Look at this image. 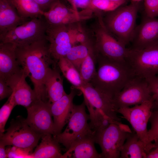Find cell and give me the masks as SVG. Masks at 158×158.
<instances>
[{"instance_id":"60d3db41","label":"cell","mask_w":158,"mask_h":158,"mask_svg":"<svg viewBox=\"0 0 158 158\" xmlns=\"http://www.w3.org/2000/svg\"><path fill=\"white\" fill-rule=\"evenodd\" d=\"M142 0H131L132 2H134L138 3L140 1Z\"/></svg>"},{"instance_id":"e0dca14e","label":"cell","mask_w":158,"mask_h":158,"mask_svg":"<svg viewBox=\"0 0 158 158\" xmlns=\"http://www.w3.org/2000/svg\"><path fill=\"white\" fill-rule=\"evenodd\" d=\"M27 77L22 69L6 81L13 90L12 94L16 105H21L26 108L37 100L34 90L26 81Z\"/></svg>"},{"instance_id":"7402d4cb","label":"cell","mask_w":158,"mask_h":158,"mask_svg":"<svg viewBox=\"0 0 158 158\" xmlns=\"http://www.w3.org/2000/svg\"><path fill=\"white\" fill-rule=\"evenodd\" d=\"M49 102L53 103L66 94L63 80L56 67L50 68L47 73L44 83Z\"/></svg>"},{"instance_id":"603a6c76","label":"cell","mask_w":158,"mask_h":158,"mask_svg":"<svg viewBox=\"0 0 158 158\" xmlns=\"http://www.w3.org/2000/svg\"><path fill=\"white\" fill-rule=\"evenodd\" d=\"M41 141L30 155L32 158H61L59 143L51 134L42 135Z\"/></svg>"},{"instance_id":"5b68a950","label":"cell","mask_w":158,"mask_h":158,"mask_svg":"<svg viewBox=\"0 0 158 158\" xmlns=\"http://www.w3.org/2000/svg\"><path fill=\"white\" fill-rule=\"evenodd\" d=\"M98 20L92 26L91 37H89L96 54L114 61L126 62L128 48L113 37Z\"/></svg>"},{"instance_id":"4fadbf2b","label":"cell","mask_w":158,"mask_h":158,"mask_svg":"<svg viewBox=\"0 0 158 158\" xmlns=\"http://www.w3.org/2000/svg\"><path fill=\"white\" fill-rule=\"evenodd\" d=\"M153 105L152 99L132 107L122 108L116 110L118 113L122 115L121 118L130 123L135 133L146 146L147 152L153 145V143L149 142L147 129Z\"/></svg>"},{"instance_id":"5bb4252c","label":"cell","mask_w":158,"mask_h":158,"mask_svg":"<svg viewBox=\"0 0 158 158\" xmlns=\"http://www.w3.org/2000/svg\"><path fill=\"white\" fill-rule=\"evenodd\" d=\"M51 103L37 99L26 108L25 121L35 132L41 135H55L54 121L50 110Z\"/></svg>"},{"instance_id":"484cf974","label":"cell","mask_w":158,"mask_h":158,"mask_svg":"<svg viewBox=\"0 0 158 158\" xmlns=\"http://www.w3.org/2000/svg\"><path fill=\"white\" fill-rule=\"evenodd\" d=\"M22 18L31 19L43 16L44 12L34 0H10Z\"/></svg>"},{"instance_id":"d590c367","label":"cell","mask_w":158,"mask_h":158,"mask_svg":"<svg viewBox=\"0 0 158 158\" xmlns=\"http://www.w3.org/2000/svg\"><path fill=\"white\" fill-rule=\"evenodd\" d=\"M40 9L44 12L49 11L60 0H34Z\"/></svg>"},{"instance_id":"9c48e42d","label":"cell","mask_w":158,"mask_h":158,"mask_svg":"<svg viewBox=\"0 0 158 158\" xmlns=\"http://www.w3.org/2000/svg\"><path fill=\"white\" fill-rule=\"evenodd\" d=\"M47 27L43 16L34 18L0 35V42L16 47L27 45L45 37Z\"/></svg>"},{"instance_id":"ba28073f","label":"cell","mask_w":158,"mask_h":158,"mask_svg":"<svg viewBox=\"0 0 158 158\" xmlns=\"http://www.w3.org/2000/svg\"><path fill=\"white\" fill-rule=\"evenodd\" d=\"M80 26L79 23L66 25H47L46 35L49 50L57 63L60 58L66 56L73 46L76 45L75 36Z\"/></svg>"},{"instance_id":"f546056e","label":"cell","mask_w":158,"mask_h":158,"mask_svg":"<svg viewBox=\"0 0 158 158\" xmlns=\"http://www.w3.org/2000/svg\"><path fill=\"white\" fill-rule=\"evenodd\" d=\"M16 106L12 94L0 109V135L5 131V127L6 123L12 111Z\"/></svg>"},{"instance_id":"ac0fdd59","label":"cell","mask_w":158,"mask_h":158,"mask_svg":"<svg viewBox=\"0 0 158 158\" xmlns=\"http://www.w3.org/2000/svg\"><path fill=\"white\" fill-rule=\"evenodd\" d=\"M76 89L71 88L69 94L66 93L58 100L50 104V110L53 117L55 135L61 133L67 123L74 104L73 100L77 94Z\"/></svg>"},{"instance_id":"7a4b0ae2","label":"cell","mask_w":158,"mask_h":158,"mask_svg":"<svg viewBox=\"0 0 158 158\" xmlns=\"http://www.w3.org/2000/svg\"><path fill=\"white\" fill-rule=\"evenodd\" d=\"M78 90L83 95V101L89 113V125L93 131L121 122L113 98L96 89L90 83H85Z\"/></svg>"},{"instance_id":"6da1fadb","label":"cell","mask_w":158,"mask_h":158,"mask_svg":"<svg viewBox=\"0 0 158 158\" xmlns=\"http://www.w3.org/2000/svg\"><path fill=\"white\" fill-rule=\"evenodd\" d=\"M16 53L20 66L32 83L37 99L49 102L44 79L50 66H56L57 63L51 54L46 36L30 44L16 47Z\"/></svg>"},{"instance_id":"9a60e30c","label":"cell","mask_w":158,"mask_h":158,"mask_svg":"<svg viewBox=\"0 0 158 158\" xmlns=\"http://www.w3.org/2000/svg\"><path fill=\"white\" fill-rule=\"evenodd\" d=\"M93 13L88 10L75 11L62 3H56L43 16L47 25L52 26L66 25L80 23L92 17Z\"/></svg>"},{"instance_id":"d6a6232c","label":"cell","mask_w":158,"mask_h":158,"mask_svg":"<svg viewBox=\"0 0 158 158\" xmlns=\"http://www.w3.org/2000/svg\"><path fill=\"white\" fill-rule=\"evenodd\" d=\"M146 79L149 84L153 101L152 109H158V74Z\"/></svg>"},{"instance_id":"8d00e7d4","label":"cell","mask_w":158,"mask_h":158,"mask_svg":"<svg viewBox=\"0 0 158 158\" xmlns=\"http://www.w3.org/2000/svg\"><path fill=\"white\" fill-rule=\"evenodd\" d=\"M154 142L152 147L147 154L146 158H158V140Z\"/></svg>"},{"instance_id":"52a82bcc","label":"cell","mask_w":158,"mask_h":158,"mask_svg":"<svg viewBox=\"0 0 158 158\" xmlns=\"http://www.w3.org/2000/svg\"><path fill=\"white\" fill-rule=\"evenodd\" d=\"M85 106L84 101L80 105L74 104L65 130L62 133L53 135L56 140L62 145L66 150L78 140L94 132L88 123L90 117L86 112Z\"/></svg>"},{"instance_id":"4dcf8cb0","label":"cell","mask_w":158,"mask_h":158,"mask_svg":"<svg viewBox=\"0 0 158 158\" xmlns=\"http://www.w3.org/2000/svg\"><path fill=\"white\" fill-rule=\"evenodd\" d=\"M149 121L151 124L148 131L149 142L158 140V109H152Z\"/></svg>"},{"instance_id":"cb8c5ba5","label":"cell","mask_w":158,"mask_h":158,"mask_svg":"<svg viewBox=\"0 0 158 158\" xmlns=\"http://www.w3.org/2000/svg\"><path fill=\"white\" fill-rule=\"evenodd\" d=\"M147 148L138 135L132 132L127 137L121 150L120 158H146Z\"/></svg>"},{"instance_id":"74e56055","label":"cell","mask_w":158,"mask_h":158,"mask_svg":"<svg viewBox=\"0 0 158 158\" xmlns=\"http://www.w3.org/2000/svg\"><path fill=\"white\" fill-rule=\"evenodd\" d=\"M74 0L78 8H79L82 10H90L92 11L90 7V0Z\"/></svg>"},{"instance_id":"44dd1931","label":"cell","mask_w":158,"mask_h":158,"mask_svg":"<svg viewBox=\"0 0 158 158\" xmlns=\"http://www.w3.org/2000/svg\"><path fill=\"white\" fill-rule=\"evenodd\" d=\"M30 19L21 17L10 0H0V35Z\"/></svg>"},{"instance_id":"d6986e66","label":"cell","mask_w":158,"mask_h":158,"mask_svg":"<svg viewBox=\"0 0 158 158\" xmlns=\"http://www.w3.org/2000/svg\"><path fill=\"white\" fill-rule=\"evenodd\" d=\"M16 46L9 42H0V79L6 81L22 68L18 61Z\"/></svg>"},{"instance_id":"ab89813d","label":"cell","mask_w":158,"mask_h":158,"mask_svg":"<svg viewBox=\"0 0 158 158\" xmlns=\"http://www.w3.org/2000/svg\"><path fill=\"white\" fill-rule=\"evenodd\" d=\"M71 5V8L76 12H78V8L75 5L74 0H66Z\"/></svg>"},{"instance_id":"8992f818","label":"cell","mask_w":158,"mask_h":158,"mask_svg":"<svg viewBox=\"0 0 158 158\" xmlns=\"http://www.w3.org/2000/svg\"><path fill=\"white\" fill-rule=\"evenodd\" d=\"M131 132L127 125L116 123L95 132V142L101 147L102 158H120L122 148Z\"/></svg>"},{"instance_id":"f1b7e54d","label":"cell","mask_w":158,"mask_h":158,"mask_svg":"<svg viewBox=\"0 0 158 158\" xmlns=\"http://www.w3.org/2000/svg\"><path fill=\"white\" fill-rule=\"evenodd\" d=\"M128 0L118 1L110 0H90V7L94 13L97 11L109 12L123 5Z\"/></svg>"},{"instance_id":"8fae6325","label":"cell","mask_w":158,"mask_h":158,"mask_svg":"<svg viewBox=\"0 0 158 158\" xmlns=\"http://www.w3.org/2000/svg\"><path fill=\"white\" fill-rule=\"evenodd\" d=\"M126 61L135 76L147 79L158 74V44L142 49L128 48Z\"/></svg>"},{"instance_id":"b9f144b4","label":"cell","mask_w":158,"mask_h":158,"mask_svg":"<svg viewBox=\"0 0 158 158\" xmlns=\"http://www.w3.org/2000/svg\"><path fill=\"white\" fill-rule=\"evenodd\" d=\"M110 0L114 1H119L121 0Z\"/></svg>"},{"instance_id":"4316f807","label":"cell","mask_w":158,"mask_h":158,"mask_svg":"<svg viewBox=\"0 0 158 158\" xmlns=\"http://www.w3.org/2000/svg\"><path fill=\"white\" fill-rule=\"evenodd\" d=\"M96 63V55L92 45L88 54L83 62L79 70L81 77L85 83H90L95 76L97 70Z\"/></svg>"},{"instance_id":"e575fe53","label":"cell","mask_w":158,"mask_h":158,"mask_svg":"<svg viewBox=\"0 0 158 158\" xmlns=\"http://www.w3.org/2000/svg\"><path fill=\"white\" fill-rule=\"evenodd\" d=\"M12 88L4 80L0 79V100L9 98L12 94Z\"/></svg>"},{"instance_id":"d4e9b609","label":"cell","mask_w":158,"mask_h":158,"mask_svg":"<svg viewBox=\"0 0 158 158\" xmlns=\"http://www.w3.org/2000/svg\"><path fill=\"white\" fill-rule=\"evenodd\" d=\"M57 65L64 76L77 90L85 83L79 71L66 57L60 58L57 62Z\"/></svg>"},{"instance_id":"f35d334b","label":"cell","mask_w":158,"mask_h":158,"mask_svg":"<svg viewBox=\"0 0 158 158\" xmlns=\"http://www.w3.org/2000/svg\"><path fill=\"white\" fill-rule=\"evenodd\" d=\"M4 145L0 143V158H7L6 148Z\"/></svg>"},{"instance_id":"836d02e7","label":"cell","mask_w":158,"mask_h":158,"mask_svg":"<svg viewBox=\"0 0 158 158\" xmlns=\"http://www.w3.org/2000/svg\"><path fill=\"white\" fill-rule=\"evenodd\" d=\"M145 16L151 18L158 16V0H144Z\"/></svg>"},{"instance_id":"2e32d148","label":"cell","mask_w":158,"mask_h":158,"mask_svg":"<svg viewBox=\"0 0 158 158\" xmlns=\"http://www.w3.org/2000/svg\"><path fill=\"white\" fill-rule=\"evenodd\" d=\"M130 42V49H142L158 44V19L146 16L136 27Z\"/></svg>"},{"instance_id":"3957f363","label":"cell","mask_w":158,"mask_h":158,"mask_svg":"<svg viewBox=\"0 0 158 158\" xmlns=\"http://www.w3.org/2000/svg\"><path fill=\"white\" fill-rule=\"evenodd\" d=\"M96 56L98 68L90 83L114 99L135 75L126 62L114 61L97 55Z\"/></svg>"},{"instance_id":"30bf717a","label":"cell","mask_w":158,"mask_h":158,"mask_svg":"<svg viewBox=\"0 0 158 158\" xmlns=\"http://www.w3.org/2000/svg\"><path fill=\"white\" fill-rule=\"evenodd\" d=\"M5 133L0 135V143L6 146H14L32 151L42 135L34 131L20 116L13 119Z\"/></svg>"},{"instance_id":"ffe728a7","label":"cell","mask_w":158,"mask_h":158,"mask_svg":"<svg viewBox=\"0 0 158 158\" xmlns=\"http://www.w3.org/2000/svg\"><path fill=\"white\" fill-rule=\"evenodd\" d=\"M94 134L95 132L76 141L61 158H102L95 146Z\"/></svg>"},{"instance_id":"1f68e13d","label":"cell","mask_w":158,"mask_h":158,"mask_svg":"<svg viewBox=\"0 0 158 158\" xmlns=\"http://www.w3.org/2000/svg\"><path fill=\"white\" fill-rule=\"evenodd\" d=\"M7 158H31V150L14 146L9 145L6 148Z\"/></svg>"},{"instance_id":"83f0119b","label":"cell","mask_w":158,"mask_h":158,"mask_svg":"<svg viewBox=\"0 0 158 158\" xmlns=\"http://www.w3.org/2000/svg\"><path fill=\"white\" fill-rule=\"evenodd\" d=\"M91 41L87 43L73 46L65 57L79 72L81 65L87 56L92 46Z\"/></svg>"},{"instance_id":"277c9868","label":"cell","mask_w":158,"mask_h":158,"mask_svg":"<svg viewBox=\"0 0 158 158\" xmlns=\"http://www.w3.org/2000/svg\"><path fill=\"white\" fill-rule=\"evenodd\" d=\"M123 5L111 11H99L96 16L107 30L126 46L130 43L136 27L139 5L138 3L132 2Z\"/></svg>"},{"instance_id":"7c38bea8","label":"cell","mask_w":158,"mask_h":158,"mask_svg":"<svg viewBox=\"0 0 158 158\" xmlns=\"http://www.w3.org/2000/svg\"><path fill=\"white\" fill-rule=\"evenodd\" d=\"M152 99L146 79L137 76L132 77L114 98L116 110L140 104Z\"/></svg>"}]
</instances>
